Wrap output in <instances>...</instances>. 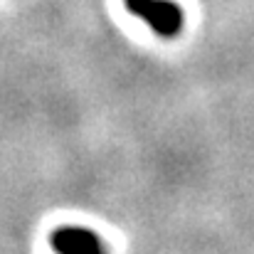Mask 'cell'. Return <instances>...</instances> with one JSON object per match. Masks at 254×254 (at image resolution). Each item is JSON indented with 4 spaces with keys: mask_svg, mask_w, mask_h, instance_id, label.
Returning <instances> with one entry per match:
<instances>
[{
    "mask_svg": "<svg viewBox=\"0 0 254 254\" xmlns=\"http://www.w3.org/2000/svg\"><path fill=\"white\" fill-rule=\"evenodd\" d=\"M124 5L161 37H175L183 30V10L173 0H124Z\"/></svg>",
    "mask_w": 254,
    "mask_h": 254,
    "instance_id": "cell-1",
    "label": "cell"
},
{
    "mask_svg": "<svg viewBox=\"0 0 254 254\" xmlns=\"http://www.w3.org/2000/svg\"><path fill=\"white\" fill-rule=\"evenodd\" d=\"M50 245L57 254H106L99 235L86 227H60L50 235Z\"/></svg>",
    "mask_w": 254,
    "mask_h": 254,
    "instance_id": "cell-2",
    "label": "cell"
}]
</instances>
